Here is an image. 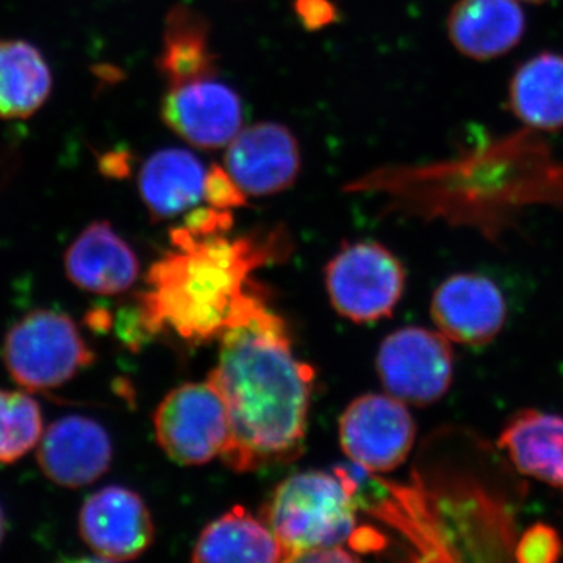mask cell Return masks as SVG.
Returning <instances> with one entry per match:
<instances>
[{"mask_svg": "<svg viewBox=\"0 0 563 563\" xmlns=\"http://www.w3.org/2000/svg\"><path fill=\"white\" fill-rule=\"evenodd\" d=\"M252 284L228 329L209 379L231 418L232 439L222 461L236 472L298 457L312 398V366L292 351L288 328Z\"/></svg>", "mask_w": 563, "mask_h": 563, "instance_id": "6da1fadb", "label": "cell"}, {"mask_svg": "<svg viewBox=\"0 0 563 563\" xmlns=\"http://www.w3.org/2000/svg\"><path fill=\"white\" fill-rule=\"evenodd\" d=\"M169 235L173 250L151 266L146 287L121 314L120 335L129 346L169 332L196 344L220 339L254 284L252 273L291 251L282 225L236 239L228 232L196 235L181 225Z\"/></svg>", "mask_w": 563, "mask_h": 563, "instance_id": "7a4b0ae2", "label": "cell"}, {"mask_svg": "<svg viewBox=\"0 0 563 563\" xmlns=\"http://www.w3.org/2000/svg\"><path fill=\"white\" fill-rule=\"evenodd\" d=\"M355 490L351 468L298 473L277 485L262 520L284 547L285 562L325 548H354L361 532Z\"/></svg>", "mask_w": 563, "mask_h": 563, "instance_id": "3957f363", "label": "cell"}, {"mask_svg": "<svg viewBox=\"0 0 563 563\" xmlns=\"http://www.w3.org/2000/svg\"><path fill=\"white\" fill-rule=\"evenodd\" d=\"M2 358L11 379L31 391L69 383L95 362L73 318L55 310H35L18 321L3 340Z\"/></svg>", "mask_w": 563, "mask_h": 563, "instance_id": "277c9868", "label": "cell"}, {"mask_svg": "<svg viewBox=\"0 0 563 563\" xmlns=\"http://www.w3.org/2000/svg\"><path fill=\"white\" fill-rule=\"evenodd\" d=\"M154 426L162 450L180 465H206L231 444L228 406L210 379L169 393L155 410Z\"/></svg>", "mask_w": 563, "mask_h": 563, "instance_id": "5b68a950", "label": "cell"}, {"mask_svg": "<svg viewBox=\"0 0 563 563\" xmlns=\"http://www.w3.org/2000/svg\"><path fill=\"white\" fill-rule=\"evenodd\" d=\"M325 285L336 312L354 322L383 320L401 301L402 263L383 244L352 243L325 266Z\"/></svg>", "mask_w": 563, "mask_h": 563, "instance_id": "8992f818", "label": "cell"}, {"mask_svg": "<svg viewBox=\"0 0 563 563\" xmlns=\"http://www.w3.org/2000/svg\"><path fill=\"white\" fill-rule=\"evenodd\" d=\"M440 331L404 328L384 340L377 354V373L388 395L413 406L440 401L450 390L454 354Z\"/></svg>", "mask_w": 563, "mask_h": 563, "instance_id": "52a82bcc", "label": "cell"}, {"mask_svg": "<svg viewBox=\"0 0 563 563\" xmlns=\"http://www.w3.org/2000/svg\"><path fill=\"white\" fill-rule=\"evenodd\" d=\"M415 421L406 402L391 395L354 399L340 418V444L354 465L369 473H387L409 457Z\"/></svg>", "mask_w": 563, "mask_h": 563, "instance_id": "ba28073f", "label": "cell"}, {"mask_svg": "<svg viewBox=\"0 0 563 563\" xmlns=\"http://www.w3.org/2000/svg\"><path fill=\"white\" fill-rule=\"evenodd\" d=\"M162 118L191 146L220 150L242 131L243 103L217 74L168 87L163 96Z\"/></svg>", "mask_w": 563, "mask_h": 563, "instance_id": "9c48e42d", "label": "cell"}, {"mask_svg": "<svg viewBox=\"0 0 563 563\" xmlns=\"http://www.w3.org/2000/svg\"><path fill=\"white\" fill-rule=\"evenodd\" d=\"M224 169L244 195L273 196L288 190L301 172V151L290 129L258 122L242 129L224 157Z\"/></svg>", "mask_w": 563, "mask_h": 563, "instance_id": "30bf717a", "label": "cell"}, {"mask_svg": "<svg viewBox=\"0 0 563 563\" xmlns=\"http://www.w3.org/2000/svg\"><path fill=\"white\" fill-rule=\"evenodd\" d=\"M79 532L85 544L103 561H133L154 542L150 509L139 493L106 487L81 506Z\"/></svg>", "mask_w": 563, "mask_h": 563, "instance_id": "8fae6325", "label": "cell"}, {"mask_svg": "<svg viewBox=\"0 0 563 563\" xmlns=\"http://www.w3.org/2000/svg\"><path fill=\"white\" fill-rule=\"evenodd\" d=\"M432 320L451 343L484 346L506 324L507 306L501 290L481 274H454L432 296Z\"/></svg>", "mask_w": 563, "mask_h": 563, "instance_id": "7c38bea8", "label": "cell"}, {"mask_svg": "<svg viewBox=\"0 0 563 563\" xmlns=\"http://www.w3.org/2000/svg\"><path fill=\"white\" fill-rule=\"evenodd\" d=\"M113 446L106 429L90 418L65 417L52 422L40 440L38 463L60 487L81 488L109 470Z\"/></svg>", "mask_w": 563, "mask_h": 563, "instance_id": "4fadbf2b", "label": "cell"}, {"mask_svg": "<svg viewBox=\"0 0 563 563\" xmlns=\"http://www.w3.org/2000/svg\"><path fill=\"white\" fill-rule=\"evenodd\" d=\"M65 272L81 290L113 296L135 285L140 263L110 222L96 221L70 243L65 254Z\"/></svg>", "mask_w": 563, "mask_h": 563, "instance_id": "5bb4252c", "label": "cell"}, {"mask_svg": "<svg viewBox=\"0 0 563 563\" xmlns=\"http://www.w3.org/2000/svg\"><path fill=\"white\" fill-rule=\"evenodd\" d=\"M526 31L517 0H457L448 18L455 49L473 60H493L520 43Z\"/></svg>", "mask_w": 563, "mask_h": 563, "instance_id": "9a60e30c", "label": "cell"}, {"mask_svg": "<svg viewBox=\"0 0 563 563\" xmlns=\"http://www.w3.org/2000/svg\"><path fill=\"white\" fill-rule=\"evenodd\" d=\"M207 169L191 152L163 150L140 172V196L154 221L180 217L203 201Z\"/></svg>", "mask_w": 563, "mask_h": 563, "instance_id": "2e32d148", "label": "cell"}, {"mask_svg": "<svg viewBox=\"0 0 563 563\" xmlns=\"http://www.w3.org/2000/svg\"><path fill=\"white\" fill-rule=\"evenodd\" d=\"M498 446L518 473L563 492V417L523 410L507 422Z\"/></svg>", "mask_w": 563, "mask_h": 563, "instance_id": "e0dca14e", "label": "cell"}, {"mask_svg": "<svg viewBox=\"0 0 563 563\" xmlns=\"http://www.w3.org/2000/svg\"><path fill=\"white\" fill-rule=\"evenodd\" d=\"M284 547L269 526L233 507L207 526L192 550V561L213 563H274L285 562Z\"/></svg>", "mask_w": 563, "mask_h": 563, "instance_id": "ac0fdd59", "label": "cell"}, {"mask_svg": "<svg viewBox=\"0 0 563 563\" xmlns=\"http://www.w3.org/2000/svg\"><path fill=\"white\" fill-rule=\"evenodd\" d=\"M157 65L168 87L217 76L218 63L210 44V25L199 11L176 5L166 14Z\"/></svg>", "mask_w": 563, "mask_h": 563, "instance_id": "d6986e66", "label": "cell"}, {"mask_svg": "<svg viewBox=\"0 0 563 563\" xmlns=\"http://www.w3.org/2000/svg\"><path fill=\"white\" fill-rule=\"evenodd\" d=\"M52 74L38 47L22 40L0 41V118L24 120L49 99Z\"/></svg>", "mask_w": 563, "mask_h": 563, "instance_id": "ffe728a7", "label": "cell"}, {"mask_svg": "<svg viewBox=\"0 0 563 563\" xmlns=\"http://www.w3.org/2000/svg\"><path fill=\"white\" fill-rule=\"evenodd\" d=\"M509 102L515 117L540 131L563 128V57L543 52L514 74Z\"/></svg>", "mask_w": 563, "mask_h": 563, "instance_id": "44dd1931", "label": "cell"}, {"mask_svg": "<svg viewBox=\"0 0 563 563\" xmlns=\"http://www.w3.org/2000/svg\"><path fill=\"white\" fill-rule=\"evenodd\" d=\"M43 437L40 404L21 391L0 390V463L24 457Z\"/></svg>", "mask_w": 563, "mask_h": 563, "instance_id": "7402d4cb", "label": "cell"}, {"mask_svg": "<svg viewBox=\"0 0 563 563\" xmlns=\"http://www.w3.org/2000/svg\"><path fill=\"white\" fill-rule=\"evenodd\" d=\"M515 561L521 563H553L561 559L563 543L553 526H531L515 543Z\"/></svg>", "mask_w": 563, "mask_h": 563, "instance_id": "603a6c76", "label": "cell"}, {"mask_svg": "<svg viewBox=\"0 0 563 563\" xmlns=\"http://www.w3.org/2000/svg\"><path fill=\"white\" fill-rule=\"evenodd\" d=\"M203 201L214 209L232 210L246 206V195L224 168L211 166L207 172Z\"/></svg>", "mask_w": 563, "mask_h": 563, "instance_id": "cb8c5ba5", "label": "cell"}, {"mask_svg": "<svg viewBox=\"0 0 563 563\" xmlns=\"http://www.w3.org/2000/svg\"><path fill=\"white\" fill-rule=\"evenodd\" d=\"M296 13L310 31H318L335 21V9L329 0H296Z\"/></svg>", "mask_w": 563, "mask_h": 563, "instance_id": "d4e9b609", "label": "cell"}, {"mask_svg": "<svg viewBox=\"0 0 563 563\" xmlns=\"http://www.w3.org/2000/svg\"><path fill=\"white\" fill-rule=\"evenodd\" d=\"M3 533H5V517H3L2 507H0V543H2Z\"/></svg>", "mask_w": 563, "mask_h": 563, "instance_id": "484cf974", "label": "cell"}, {"mask_svg": "<svg viewBox=\"0 0 563 563\" xmlns=\"http://www.w3.org/2000/svg\"><path fill=\"white\" fill-rule=\"evenodd\" d=\"M523 2H528V3H543V2H547V0H523Z\"/></svg>", "mask_w": 563, "mask_h": 563, "instance_id": "4316f807", "label": "cell"}]
</instances>
